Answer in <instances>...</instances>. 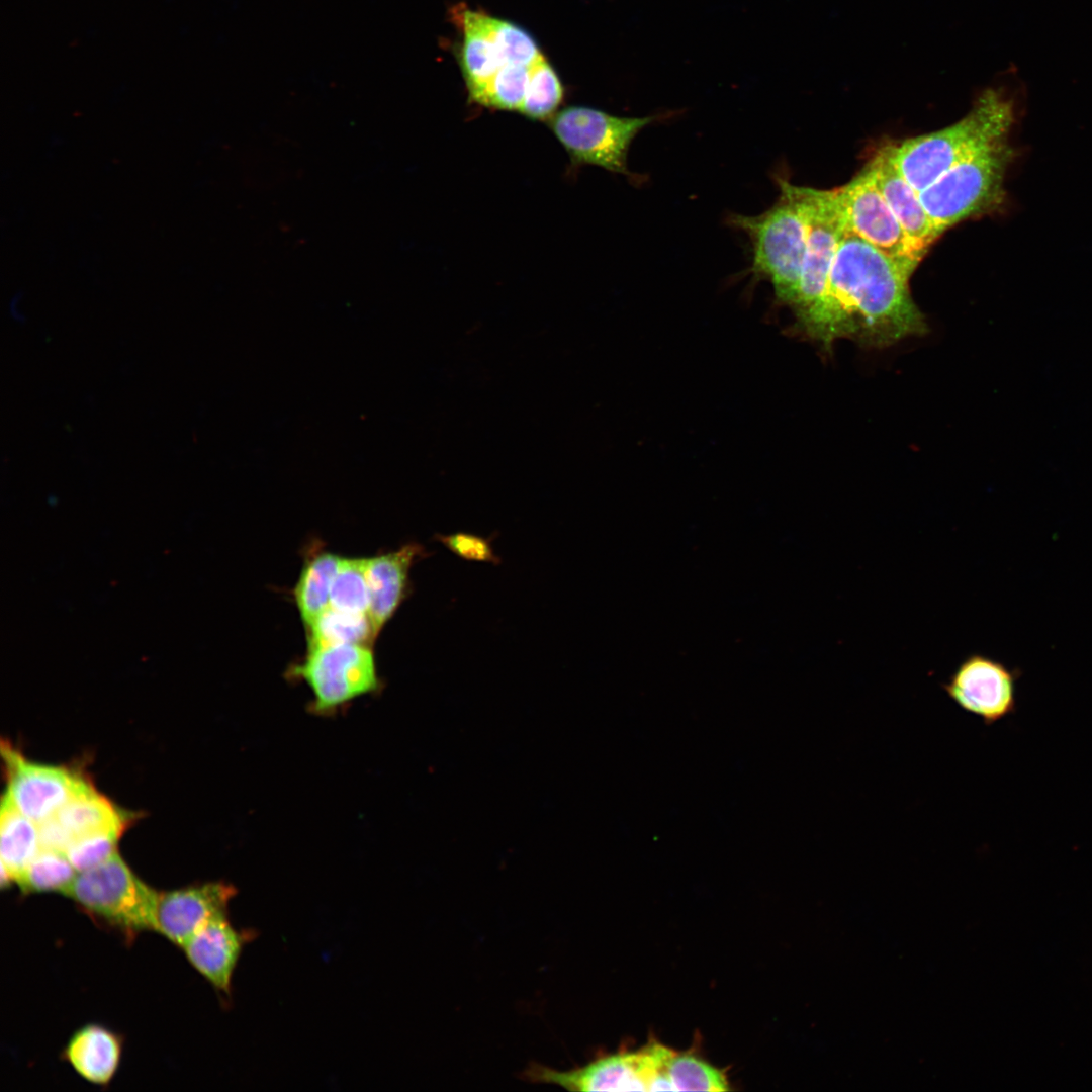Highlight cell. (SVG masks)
<instances>
[{
    "label": "cell",
    "mask_w": 1092,
    "mask_h": 1092,
    "mask_svg": "<svg viewBox=\"0 0 1092 1092\" xmlns=\"http://www.w3.org/2000/svg\"><path fill=\"white\" fill-rule=\"evenodd\" d=\"M910 275L892 258L847 232L839 241L811 340L830 352L840 338L884 348L928 330L909 290Z\"/></svg>",
    "instance_id": "1"
},
{
    "label": "cell",
    "mask_w": 1092,
    "mask_h": 1092,
    "mask_svg": "<svg viewBox=\"0 0 1092 1092\" xmlns=\"http://www.w3.org/2000/svg\"><path fill=\"white\" fill-rule=\"evenodd\" d=\"M1022 88L1014 66L976 97L971 110L956 123L881 149L918 192L979 150L1009 138L1016 121Z\"/></svg>",
    "instance_id": "2"
},
{
    "label": "cell",
    "mask_w": 1092,
    "mask_h": 1092,
    "mask_svg": "<svg viewBox=\"0 0 1092 1092\" xmlns=\"http://www.w3.org/2000/svg\"><path fill=\"white\" fill-rule=\"evenodd\" d=\"M780 195L757 215L733 214L730 222L751 244V272L769 281L776 298L795 304L806 253L807 219L799 186L779 179Z\"/></svg>",
    "instance_id": "3"
},
{
    "label": "cell",
    "mask_w": 1092,
    "mask_h": 1092,
    "mask_svg": "<svg viewBox=\"0 0 1092 1092\" xmlns=\"http://www.w3.org/2000/svg\"><path fill=\"white\" fill-rule=\"evenodd\" d=\"M1014 155L1009 138L998 141L958 163L919 192L940 234L962 220L1002 207L1005 175Z\"/></svg>",
    "instance_id": "4"
},
{
    "label": "cell",
    "mask_w": 1092,
    "mask_h": 1092,
    "mask_svg": "<svg viewBox=\"0 0 1092 1092\" xmlns=\"http://www.w3.org/2000/svg\"><path fill=\"white\" fill-rule=\"evenodd\" d=\"M64 895L95 921L128 939L154 930L159 892L142 881L117 852L78 872Z\"/></svg>",
    "instance_id": "5"
},
{
    "label": "cell",
    "mask_w": 1092,
    "mask_h": 1092,
    "mask_svg": "<svg viewBox=\"0 0 1092 1092\" xmlns=\"http://www.w3.org/2000/svg\"><path fill=\"white\" fill-rule=\"evenodd\" d=\"M288 672L310 689L308 711L321 717L335 715L380 688L369 645L340 644L307 650L305 658Z\"/></svg>",
    "instance_id": "6"
},
{
    "label": "cell",
    "mask_w": 1092,
    "mask_h": 1092,
    "mask_svg": "<svg viewBox=\"0 0 1092 1092\" xmlns=\"http://www.w3.org/2000/svg\"><path fill=\"white\" fill-rule=\"evenodd\" d=\"M799 190L807 219V244L798 297L792 309L796 327L810 339L821 313L844 224L834 189L799 186Z\"/></svg>",
    "instance_id": "7"
},
{
    "label": "cell",
    "mask_w": 1092,
    "mask_h": 1092,
    "mask_svg": "<svg viewBox=\"0 0 1092 1092\" xmlns=\"http://www.w3.org/2000/svg\"><path fill=\"white\" fill-rule=\"evenodd\" d=\"M655 119V115L622 117L592 107L568 106L557 111L548 125L572 165H595L630 175L627 155L631 143Z\"/></svg>",
    "instance_id": "8"
},
{
    "label": "cell",
    "mask_w": 1092,
    "mask_h": 1092,
    "mask_svg": "<svg viewBox=\"0 0 1092 1092\" xmlns=\"http://www.w3.org/2000/svg\"><path fill=\"white\" fill-rule=\"evenodd\" d=\"M834 191L844 230L892 258L911 276L924 254L905 233L869 171L864 168Z\"/></svg>",
    "instance_id": "9"
},
{
    "label": "cell",
    "mask_w": 1092,
    "mask_h": 1092,
    "mask_svg": "<svg viewBox=\"0 0 1092 1092\" xmlns=\"http://www.w3.org/2000/svg\"><path fill=\"white\" fill-rule=\"evenodd\" d=\"M1 749L7 772L4 796L37 824L54 817L74 795L90 785L71 769L26 759L9 743H2Z\"/></svg>",
    "instance_id": "10"
},
{
    "label": "cell",
    "mask_w": 1092,
    "mask_h": 1092,
    "mask_svg": "<svg viewBox=\"0 0 1092 1092\" xmlns=\"http://www.w3.org/2000/svg\"><path fill=\"white\" fill-rule=\"evenodd\" d=\"M1016 679V672L1004 663L972 653L941 684V689L960 709L990 726L1015 712Z\"/></svg>",
    "instance_id": "11"
},
{
    "label": "cell",
    "mask_w": 1092,
    "mask_h": 1092,
    "mask_svg": "<svg viewBox=\"0 0 1092 1092\" xmlns=\"http://www.w3.org/2000/svg\"><path fill=\"white\" fill-rule=\"evenodd\" d=\"M523 1076L531 1082L553 1084L569 1091H648L650 1073L643 1049L599 1057L569 1071L532 1063Z\"/></svg>",
    "instance_id": "12"
},
{
    "label": "cell",
    "mask_w": 1092,
    "mask_h": 1092,
    "mask_svg": "<svg viewBox=\"0 0 1092 1092\" xmlns=\"http://www.w3.org/2000/svg\"><path fill=\"white\" fill-rule=\"evenodd\" d=\"M237 892L234 885L220 881L159 892L154 931L183 947L203 925L228 914Z\"/></svg>",
    "instance_id": "13"
},
{
    "label": "cell",
    "mask_w": 1092,
    "mask_h": 1092,
    "mask_svg": "<svg viewBox=\"0 0 1092 1092\" xmlns=\"http://www.w3.org/2000/svg\"><path fill=\"white\" fill-rule=\"evenodd\" d=\"M258 937L254 929H238L228 914L203 925L184 945L188 962L220 994L231 997L232 981L246 945Z\"/></svg>",
    "instance_id": "14"
},
{
    "label": "cell",
    "mask_w": 1092,
    "mask_h": 1092,
    "mask_svg": "<svg viewBox=\"0 0 1092 1092\" xmlns=\"http://www.w3.org/2000/svg\"><path fill=\"white\" fill-rule=\"evenodd\" d=\"M866 169L905 233L916 248L925 254L929 246L941 234L921 203L919 192L901 175L881 150L866 166Z\"/></svg>",
    "instance_id": "15"
},
{
    "label": "cell",
    "mask_w": 1092,
    "mask_h": 1092,
    "mask_svg": "<svg viewBox=\"0 0 1092 1092\" xmlns=\"http://www.w3.org/2000/svg\"><path fill=\"white\" fill-rule=\"evenodd\" d=\"M423 552L421 545L408 543L367 559L368 616L376 636L404 600L411 567Z\"/></svg>",
    "instance_id": "16"
},
{
    "label": "cell",
    "mask_w": 1092,
    "mask_h": 1092,
    "mask_svg": "<svg viewBox=\"0 0 1092 1092\" xmlns=\"http://www.w3.org/2000/svg\"><path fill=\"white\" fill-rule=\"evenodd\" d=\"M122 1048L119 1034L99 1024H87L73 1033L62 1055L80 1077L106 1086L118 1070Z\"/></svg>",
    "instance_id": "17"
},
{
    "label": "cell",
    "mask_w": 1092,
    "mask_h": 1092,
    "mask_svg": "<svg viewBox=\"0 0 1092 1092\" xmlns=\"http://www.w3.org/2000/svg\"><path fill=\"white\" fill-rule=\"evenodd\" d=\"M41 848L38 824L3 796L0 814L1 885L18 883Z\"/></svg>",
    "instance_id": "18"
},
{
    "label": "cell",
    "mask_w": 1092,
    "mask_h": 1092,
    "mask_svg": "<svg viewBox=\"0 0 1092 1092\" xmlns=\"http://www.w3.org/2000/svg\"><path fill=\"white\" fill-rule=\"evenodd\" d=\"M461 69L472 99L505 66L483 20V14L466 10L462 15Z\"/></svg>",
    "instance_id": "19"
},
{
    "label": "cell",
    "mask_w": 1092,
    "mask_h": 1092,
    "mask_svg": "<svg viewBox=\"0 0 1092 1092\" xmlns=\"http://www.w3.org/2000/svg\"><path fill=\"white\" fill-rule=\"evenodd\" d=\"M72 841L107 829L123 830L128 816L118 810L90 784L74 795L54 816Z\"/></svg>",
    "instance_id": "20"
},
{
    "label": "cell",
    "mask_w": 1092,
    "mask_h": 1092,
    "mask_svg": "<svg viewBox=\"0 0 1092 1092\" xmlns=\"http://www.w3.org/2000/svg\"><path fill=\"white\" fill-rule=\"evenodd\" d=\"M341 559L334 553L321 552L308 559L302 568L293 594L305 626L329 608L331 589Z\"/></svg>",
    "instance_id": "21"
},
{
    "label": "cell",
    "mask_w": 1092,
    "mask_h": 1092,
    "mask_svg": "<svg viewBox=\"0 0 1092 1092\" xmlns=\"http://www.w3.org/2000/svg\"><path fill=\"white\" fill-rule=\"evenodd\" d=\"M307 650L340 644L369 645L376 638L368 614L326 609L309 625Z\"/></svg>",
    "instance_id": "22"
},
{
    "label": "cell",
    "mask_w": 1092,
    "mask_h": 1092,
    "mask_svg": "<svg viewBox=\"0 0 1092 1092\" xmlns=\"http://www.w3.org/2000/svg\"><path fill=\"white\" fill-rule=\"evenodd\" d=\"M663 1071L674 1091H727L725 1075L703 1060L690 1054L661 1048Z\"/></svg>",
    "instance_id": "23"
},
{
    "label": "cell",
    "mask_w": 1092,
    "mask_h": 1092,
    "mask_svg": "<svg viewBox=\"0 0 1092 1092\" xmlns=\"http://www.w3.org/2000/svg\"><path fill=\"white\" fill-rule=\"evenodd\" d=\"M563 100V87L553 68L541 56L529 68V81L520 113L532 120L548 121Z\"/></svg>",
    "instance_id": "24"
},
{
    "label": "cell",
    "mask_w": 1092,
    "mask_h": 1092,
    "mask_svg": "<svg viewBox=\"0 0 1092 1092\" xmlns=\"http://www.w3.org/2000/svg\"><path fill=\"white\" fill-rule=\"evenodd\" d=\"M77 873L65 852L41 847L17 884L25 894L59 892L64 895Z\"/></svg>",
    "instance_id": "25"
},
{
    "label": "cell",
    "mask_w": 1092,
    "mask_h": 1092,
    "mask_svg": "<svg viewBox=\"0 0 1092 1092\" xmlns=\"http://www.w3.org/2000/svg\"><path fill=\"white\" fill-rule=\"evenodd\" d=\"M366 567V558L341 559L333 581L329 607L348 613L368 614Z\"/></svg>",
    "instance_id": "26"
},
{
    "label": "cell",
    "mask_w": 1092,
    "mask_h": 1092,
    "mask_svg": "<svg viewBox=\"0 0 1092 1092\" xmlns=\"http://www.w3.org/2000/svg\"><path fill=\"white\" fill-rule=\"evenodd\" d=\"M529 68L503 66L472 100L490 108L520 111L527 92Z\"/></svg>",
    "instance_id": "27"
},
{
    "label": "cell",
    "mask_w": 1092,
    "mask_h": 1092,
    "mask_svg": "<svg viewBox=\"0 0 1092 1092\" xmlns=\"http://www.w3.org/2000/svg\"><path fill=\"white\" fill-rule=\"evenodd\" d=\"M483 20L505 65L530 67L542 56L534 39L519 26L485 14Z\"/></svg>",
    "instance_id": "28"
},
{
    "label": "cell",
    "mask_w": 1092,
    "mask_h": 1092,
    "mask_svg": "<svg viewBox=\"0 0 1092 1092\" xmlns=\"http://www.w3.org/2000/svg\"><path fill=\"white\" fill-rule=\"evenodd\" d=\"M123 830L107 829L75 838L65 851L77 872L91 869L116 853Z\"/></svg>",
    "instance_id": "29"
},
{
    "label": "cell",
    "mask_w": 1092,
    "mask_h": 1092,
    "mask_svg": "<svg viewBox=\"0 0 1092 1092\" xmlns=\"http://www.w3.org/2000/svg\"><path fill=\"white\" fill-rule=\"evenodd\" d=\"M438 539L450 551L463 559L478 562H500L489 541L477 535L459 532L450 535H438Z\"/></svg>",
    "instance_id": "30"
},
{
    "label": "cell",
    "mask_w": 1092,
    "mask_h": 1092,
    "mask_svg": "<svg viewBox=\"0 0 1092 1092\" xmlns=\"http://www.w3.org/2000/svg\"><path fill=\"white\" fill-rule=\"evenodd\" d=\"M38 829L42 848L65 852L72 842L71 837L66 833L55 817L38 824Z\"/></svg>",
    "instance_id": "31"
}]
</instances>
